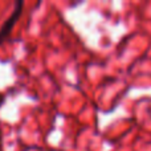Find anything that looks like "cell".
<instances>
[{"label":"cell","mask_w":151,"mask_h":151,"mask_svg":"<svg viewBox=\"0 0 151 151\" xmlns=\"http://www.w3.org/2000/svg\"><path fill=\"white\" fill-rule=\"evenodd\" d=\"M21 8H23V3L19 1L17 4H16V8L13 9L12 16H11V17L8 19V20L5 21L4 24H3L1 29H0V42H1L3 40L5 39V36H8V33L11 32V29L13 28V25H15L16 20H17L19 16L21 15Z\"/></svg>","instance_id":"obj_1"}]
</instances>
